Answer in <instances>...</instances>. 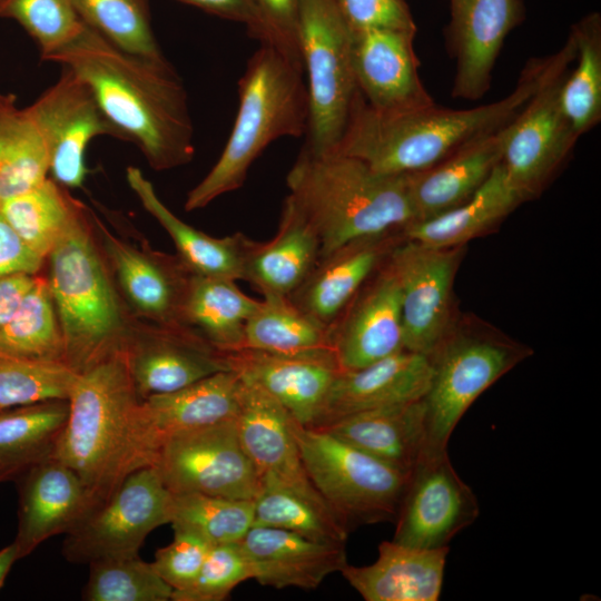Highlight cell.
I'll return each instance as SVG.
<instances>
[{
    "label": "cell",
    "instance_id": "1",
    "mask_svg": "<svg viewBox=\"0 0 601 601\" xmlns=\"http://www.w3.org/2000/svg\"><path fill=\"white\" fill-rule=\"evenodd\" d=\"M46 61L69 68L90 87L109 121L139 147L152 169L168 170L193 160L187 93L165 57L129 52L85 24L76 39Z\"/></svg>",
    "mask_w": 601,
    "mask_h": 601
},
{
    "label": "cell",
    "instance_id": "2",
    "mask_svg": "<svg viewBox=\"0 0 601 601\" xmlns=\"http://www.w3.org/2000/svg\"><path fill=\"white\" fill-rule=\"evenodd\" d=\"M142 401L122 352L78 375L55 457L80 477L93 510L129 474L156 462L161 441Z\"/></svg>",
    "mask_w": 601,
    "mask_h": 601
},
{
    "label": "cell",
    "instance_id": "3",
    "mask_svg": "<svg viewBox=\"0 0 601 601\" xmlns=\"http://www.w3.org/2000/svg\"><path fill=\"white\" fill-rule=\"evenodd\" d=\"M549 58H534L523 68L504 98L469 109L430 106L381 110L357 95L336 151L355 157L385 175L427 169L456 150L506 126L536 90Z\"/></svg>",
    "mask_w": 601,
    "mask_h": 601
},
{
    "label": "cell",
    "instance_id": "4",
    "mask_svg": "<svg viewBox=\"0 0 601 601\" xmlns=\"http://www.w3.org/2000/svg\"><path fill=\"white\" fill-rule=\"evenodd\" d=\"M288 195L315 228L321 256L415 220L407 175H385L336 150L305 147L286 177Z\"/></svg>",
    "mask_w": 601,
    "mask_h": 601
},
{
    "label": "cell",
    "instance_id": "5",
    "mask_svg": "<svg viewBox=\"0 0 601 601\" xmlns=\"http://www.w3.org/2000/svg\"><path fill=\"white\" fill-rule=\"evenodd\" d=\"M302 59L260 43L238 81V109L231 132L215 165L188 193L193 211L239 189L253 162L275 140L306 135L309 101Z\"/></svg>",
    "mask_w": 601,
    "mask_h": 601
},
{
    "label": "cell",
    "instance_id": "6",
    "mask_svg": "<svg viewBox=\"0 0 601 601\" xmlns=\"http://www.w3.org/2000/svg\"><path fill=\"white\" fill-rule=\"evenodd\" d=\"M46 263L66 364L80 374L122 352L136 319L117 289L90 208L82 204Z\"/></svg>",
    "mask_w": 601,
    "mask_h": 601
},
{
    "label": "cell",
    "instance_id": "7",
    "mask_svg": "<svg viewBox=\"0 0 601 601\" xmlns=\"http://www.w3.org/2000/svg\"><path fill=\"white\" fill-rule=\"evenodd\" d=\"M292 431L311 482L349 532L395 521L410 474L326 430L293 418Z\"/></svg>",
    "mask_w": 601,
    "mask_h": 601
},
{
    "label": "cell",
    "instance_id": "8",
    "mask_svg": "<svg viewBox=\"0 0 601 601\" xmlns=\"http://www.w3.org/2000/svg\"><path fill=\"white\" fill-rule=\"evenodd\" d=\"M297 43L309 101L304 147L314 154L334 151L359 93L352 30L336 0H298Z\"/></svg>",
    "mask_w": 601,
    "mask_h": 601
},
{
    "label": "cell",
    "instance_id": "9",
    "mask_svg": "<svg viewBox=\"0 0 601 601\" xmlns=\"http://www.w3.org/2000/svg\"><path fill=\"white\" fill-rule=\"evenodd\" d=\"M575 52L569 31L562 48L549 56L536 90L504 127L500 164L524 201L544 189L580 139L561 104L562 82Z\"/></svg>",
    "mask_w": 601,
    "mask_h": 601
},
{
    "label": "cell",
    "instance_id": "10",
    "mask_svg": "<svg viewBox=\"0 0 601 601\" xmlns=\"http://www.w3.org/2000/svg\"><path fill=\"white\" fill-rule=\"evenodd\" d=\"M173 503L174 493L156 467L139 469L66 534L62 555L77 564L136 555L155 529L170 524Z\"/></svg>",
    "mask_w": 601,
    "mask_h": 601
},
{
    "label": "cell",
    "instance_id": "11",
    "mask_svg": "<svg viewBox=\"0 0 601 601\" xmlns=\"http://www.w3.org/2000/svg\"><path fill=\"white\" fill-rule=\"evenodd\" d=\"M523 356L519 348L494 339L472 336L445 339L431 356L433 374L423 398V454L447 451L450 437L469 407Z\"/></svg>",
    "mask_w": 601,
    "mask_h": 601
},
{
    "label": "cell",
    "instance_id": "12",
    "mask_svg": "<svg viewBox=\"0 0 601 601\" xmlns=\"http://www.w3.org/2000/svg\"><path fill=\"white\" fill-rule=\"evenodd\" d=\"M154 466L174 494L255 500L262 490L235 418L168 435Z\"/></svg>",
    "mask_w": 601,
    "mask_h": 601
},
{
    "label": "cell",
    "instance_id": "13",
    "mask_svg": "<svg viewBox=\"0 0 601 601\" xmlns=\"http://www.w3.org/2000/svg\"><path fill=\"white\" fill-rule=\"evenodd\" d=\"M97 239L117 289L135 319L185 326L184 311L195 273L176 255L112 234L92 211Z\"/></svg>",
    "mask_w": 601,
    "mask_h": 601
},
{
    "label": "cell",
    "instance_id": "14",
    "mask_svg": "<svg viewBox=\"0 0 601 601\" xmlns=\"http://www.w3.org/2000/svg\"><path fill=\"white\" fill-rule=\"evenodd\" d=\"M479 514L477 497L447 451L423 454L410 473L392 540L417 549L446 548Z\"/></svg>",
    "mask_w": 601,
    "mask_h": 601
},
{
    "label": "cell",
    "instance_id": "15",
    "mask_svg": "<svg viewBox=\"0 0 601 601\" xmlns=\"http://www.w3.org/2000/svg\"><path fill=\"white\" fill-rule=\"evenodd\" d=\"M49 152V175L66 188L82 187L86 150L99 136L125 140L101 110L90 87L65 68L59 79L28 107Z\"/></svg>",
    "mask_w": 601,
    "mask_h": 601
},
{
    "label": "cell",
    "instance_id": "16",
    "mask_svg": "<svg viewBox=\"0 0 601 601\" xmlns=\"http://www.w3.org/2000/svg\"><path fill=\"white\" fill-rule=\"evenodd\" d=\"M387 262L400 287L404 347L432 356L447 336L457 249L404 239Z\"/></svg>",
    "mask_w": 601,
    "mask_h": 601
},
{
    "label": "cell",
    "instance_id": "17",
    "mask_svg": "<svg viewBox=\"0 0 601 601\" xmlns=\"http://www.w3.org/2000/svg\"><path fill=\"white\" fill-rule=\"evenodd\" d=\"M139 396L167 394L227 371L224 352L188 326L136 319L122 351Z\"/></svg>",
    "mask_w": 601,
    "mask_h": 601
},
{
    "label": "cell",
    "instance_id": "18",
    "mask_svg": "<svg viewBox=\"0 0 601 601\" xmlns=\"http://www.w3.org/2000/svg\"><path fill=\"white\" fill-rule=\"evenodd\" d=\"M446 49L455 61L452 97L479 100L490 90L509 33L525 17L522 0H449Z\"/></svg>",
    "mask_w": 601,
    "mask_h": 601
},
{
    "label": "cell",
    "instance_id": "19",
    "mask_svg": "<svg viewBox=\"0 0 601 601\" xmlns=\"http://www.w3.org/2000/svg\"><path fill=\"white\" fill-rule=\"evenodd\" d=\"M328 329L341 372L365 367L405 349L400 287L387 259Z\"/></svg>",
    "mask_w": 601,
    "mask_h": 601
},
{
    "label": "cell",
    "instance_id": "20",
    "mask_svg": "<svg viewBox=\"0 0 601 601\" xmlns=\"http://www.w3.org/2000/svg\"><path fill=\"white\" fill-rule=\"evenodd\" d=\"M415 35L400 30L352 31L355 81L371 107L397 110L434 104L420 77Z\"/></svg>",
    "mask_w": 601,
    "mask_h": 601
},
{
    "label": "cell",
    "instance_id": "21",
    "mask_svg": "<svg viewBox=\"0 0 601 601\" xmlns=\"http://www.w3.org/2000/svg\"><path fill=\"white\" fill-rule=\"evenodd\" d=\"M16 482L19 509L13 541L20 559L31 554L46 540L67 534L93 511L80 477L56 457L32 466Z\"/></svg>",
    "mask_w": 601,
    "mask_h": 601
},
{
    "label": "cell",
    "instance_id": "22",
    "mask_svg": "<svg viewBox=\"0 0 601 601\" xmlns=\"http://www.w3.org/2000/svg\"><path fill=\"white\" fill-rule=\"evenodd\" d=\"M239 380L235 422L262 486L317 491L303 465L290 414L260 387Z\"/></svg>",
    "mask_w": 601,
    "mask_h": 601
},
{
    "label": "cell",
    "instance_id": "23",
    "mask_svg": "<svg viewBox=\"0 0 601 601\" xmlns=\"http://www.w3.org/2000/svg\"><path fill=\"white\" fill-rule=\"evenodd\" d=\"M432 374L431 356L408 349L358 370L339 372L311 427L322 428L352 414L423 400Z\"/></svg>",
    "mask_w": 601,
    "mask_h": 601
},
{
    "label": "cell",
    "instance_id": "24",
    "mask_svg": "<svg viewBox=\"0 0 601 601\" xmlns=\"http://www.w3.org/2000/svg\"><path fill=\"white\" fill-rule=\"evenodd\" d=\"M397 231L361 238L319 256L305 280L288 298L304 313L329 327L397 244Z\"/></svg>",
    "mask_w": 601,
    "mask_h": 601
},
{
    "label": "cell",
    "instance_id": "25",
    "mask_svg": "<svg viewBox=\"0 0 601 601\" xmlns=\"http://www.w3.org/2000/svg\"><path fill=\"white\" fill-rule=\"evenodd\" d=\"M239 545L250 565L252 580L275 589H316L347 564L345 545L277 528L253 525Z\"/></svg>",
    "mask_w": 601,
    "mask_h": 601
},
{
    "label": "cell",
    "instance_id": "26",
    "mask_svg": "<svg viewBox=\"0 0 601 601\" xmlns=\"http://www.w3.org/2000/svg\"><path fill=\"white\" fill-rule=\"evenodd\" d=\"M228 368L275 398L300 425L313 426L341 372L329 363L248 347L224 352Z\"/></svg>",
    "mask_w": 601,
    "mask_h": 601
},
{
    "label": "cell",
    "instance_id": "27",
    "mask_svg": "<svg viewBox=\"0 0 601 601\" xmlns=\"http://www.w3.org/2000/svg\"><path fill=\"white\" fill-rule=\"evenodd\" d=\"M447 553L449 546L417 549L383 541L372 564L347 563L341 573L366 601H437Z\"/></svg>",
    "mask_w": 601,
    "mask_h": 601
},
{
    "label": "cell",
    "instance_id": "28",
    "mask_svg": "<svg viewBox=\"0 0 601 601\" xmlns=\"http://www.w3.org/2000/svg\"><path fill=\"white\" fill-rule=\"evenodd\" d=\"M504 127L470 141L427 169L407 175L415 220L444 213L476 193L501 161Z\"/></svg>",
    "mask_w": 601,
    "mask_h": 601
},
{
    "label": "cell",
    "instance_id": "29",
    "mask_svg": "<svg viewBox=\"0 0 601 601\" xmlns=\"http://www.w3.org/2000/svg\"><path fill=\"white\" fill-rule=\"evenodd\" d=\"M129 187L142 207L167 231L177 255L189 269L203 276L244 280L247 257L255 244L242 233L213 237L186 224L158 197L151 181L134 166L126 170Z\"/></svg>",
    "mask_w": 601,
    "mask_h": 601
},
{
    "label": "cell",
    "instance_id": "30",
    "mask_svg": "<svg viewBox=\"0 0 601 601\" xmlns=\"http://www.w3.org/2000/svg\"><path fill=\"white\" fill-rule=\"evenodd\" d=\"M319 256L321 240L315 228L286 196L277 233L268 242H255L244 280L262 295L288 296L305 280Z\"/></svg>",
    "mask_w": 601,
    "mask_h": 601
},
{
    "label": "cell",
    "instance_id": "31",
    "mask_svg": "<svg viewBox=\"0 0 601 601\" xmlns=\"http://www.w3.org/2000/svg\"><path fill=\"white\" fill-rule=\"evenodd\" d=\"M410 474L425 449L423 400L348 415L322 427Z\"/></svg>",
    "mask_w": 601,
    "mask_h": 601
},
{
    "label": "cell",
    "instance_id": "32",
    "mask_svg": "<svg viewBox=\"0 0 601 601\" xmlns=\"http://www.w3.org/2000/svg\"><path fill=\"white\" fill-rule=\"evenodd\" d=\"M523 201L499 164L471 198L444 213L407 224L400 235L428 247L456 248L492 228Z\"/></svg>",
    "mask_w": 601,
    "mask_h": 601
},
{
    "label": "cell",
    "instance_id": "33",
    "mask_svg": "<svg viewBox=\"0 0 601 601\" xmlns=\"http://www.w3.org/2000/svg\"><path fill=\"white\" fill-rule=\"evenodd\" d=\"M239 376L221 371L178 391L142 401L147 421L162 442L170 434L235 418Z\"/></svg>",
    "mask_w": 601,
    "mask_h": 601
},
{
    "label": "cell",
    "instance_id": "34",
    "mask_svg": "<svg viewBox=\"0 0 601 601\" xmlns=\"http://www.w3.org/2000/svg\"><path fill=\"white\" fill-rule=\"evenodd\" d=\"M68 413V400L0 410V482H16L32 466L55 457Z\"/></svg>",
    "mask_w": 601,
    "mask_h": 601
},
{
    "label": "cell",
    "instance_id": "35",
    "mask_svg": "<svg viewBox=\"0 0 601 601\" xmlns=\"http://www.w3.org/2000/svg\"><path fill=\"white\" fill-rule=\"evenodd\" d=\"M244 347L337 366L329 329L299 309L288 296L263 295L246 325Z\"/></svg>",
    "mask_w": 601,
    "mask_h": 601
},
{
    "label": "cell",
    "instance_id": "36",
    "mask_svg": "<svg viewBox=\"0 0 601 601\" xmlns=\"http://www.w3.org/2000/svg\"><path fill=\"white\" fill-rule=\"evenodd\" d=\"M236 280L194 274L184 324L221 352L244 347L246 325L259 305Z\"/></svg>",
    "mask_w": 601,
    "mask_h": 601
},
{
    "label": "cell",
    "instance_id": "37",
    "mask_svg": "<svg viewBox=\"0 0 601 601\" xmlns=\"http://www.w3.org/2000/svg\"><path fill=\"white\" fill-rule=\"evenodd\" d=\"M49 176V152L28 107L0 92V201L21 194Z\"/></svg>",
    "mask_w": 601,
    "mask_h": 601
},
{
    "label": "cell",
    "instance_id": "38",
    "mask_svg": "<svg viewBox=\"0 0 601 601\" xmlns=\"http://www.w3.org/2000/svg\"><path fill=\"white\" fill-rule=\"evenodd\" d=\"M81 206L66 187L48 176L0 201V213L29 249L46 260Z\"/></svg>",
    "mask_w": 601,
    "mask_h": 601
},
{
    "label": "cell",
    "instance_id": "39",
    "mask_svg": "<svg viewBox=\"0 0 601 601\" xmlns=\"http://www.w3.org/2000/svg\"><path fill=\"white\" fill-rule=\"evenodd\" d=\"M0 354L66 364L62 332L46 275H37L14 314L0 328Z\"/></svg>",
    "mask_w": 601,
    "mask_h": 601
},
{
    "label": "cell",
    "instance_id": "40",
    "mask_svg": "<svg viewBox=\"0 0 601 601\" xmlns=\"http://www.w3.org/2000/svg\"><path fill=\"white\" fill-rule=\"evenodd\" d=\"M254 525L286 530L307 539L345 545L349 530L317 491L264 485L254 500Z\"/></svg>",
    "mask_w": 601,
    "mask_h": 601
},
{
    "label": "cell",
    "instance_id": "41",
    "mask_svg": "<svg viewBox=\"0 0 601 601\" xmlns=\"http://www.w3.org/2000/svg\"><path fill=\"white\" fill-rule=\"evenodd\" d=\"M577 65L561 87V104L574 131L581 137L601 121V14L590 12L571 26Z\"/></svg>",
    "mask_w": 601,
    "mask_h": 601
},
{
    "label": "cell",
    "instance_id": "42",
    "mask_svg": "<svg viewBox=\"0 0 601 601\" xmlns=\"http://www.w3.org/2000/svg\"><path fill=\"white\" fill-rule=\"evenodd\" d=\"M254 521V500L174 494L173 530L196 534L210 545L239 543Z\"/></svg>",
    "mask_w": 601,
    "mask_h": 601
},
{
    "label": "cell",
    "instance_id": "43",
    "mask_svg": "<svg viewBox=\"0 0 601 601\" xmlns=\"http://www.w3.org/2000/svg\"><path fill=\"white\" fill-rule=\"evenodd\" d=\"M85 24L116 46L164 58L151 28L149 0H71Z\"/></svg>",
    "mask_w": 601,
    "mask_h": 601
},
{
    "label": "cell",
    "instance_id": "44",
    "mask_svg": "<svg viewBox=\"0 0 601 601\" xmlns=\"http://www.w3.org/2000/svg\"><path fill=\"white\" fill-rule=\"evenodd\" d=\"M86 601H169L174 589L139 554L89 563Z\"/></svg>",
    "mask_w": 601,
    "mask_h": 601
},
{
    "label": "cell",
    "instance_id": "45",
    "mask_svg": "<svg viewBox=\"0 0 601 601\" xmlns=\"http://www.w3.org/2000/svg\"><path fill=\"white\" fill-rule=\"evenodd\" d=\"M78 375L65 363L0 354V408L68 400Z\"/></svg>",
    "mask_w": 601,
    "mask_h": 601
},
{
    "label": "cell",
    "instance_id": "46",
    "mask_svg": "<svg viewBox=\"0 0 601 601\" xmlns=\"http://www.w3.org/2000/svg\"><path fill=\"white\" fill-rule=\"evenodd\" d=\"M0 17L13 19L28 32L42 60L69 45L85 27L71 0H0Z\"/></svg>",
    "mask_w": 601,
    "mask_h": 601
},
{
    "label": "cell",
    "instance_id": "47",
    "mask_svg": "<svg viewBox=\"0 0 601 601\" xmlns=\"http://www.w3.org/2000/svg\"><path fill=\"white\" fill-rule=\"evenodd\" d=\"M253 578L239 543L211 545L195 581L173 593V601H223Z\"/></svg>",
    "mask_w": 601,
    "mask_h": 601
},
{
    "label": "cell",
    "instance_id": "48",
    "mask_svg": "<svg viewBox=\"0 0 601 601\" xmlns=\"http://www.w3.org/2000/svg\"><path fill=\"white\" fill-rule=\"evenodd\" d=\"M210 546L196 534L174 530L173 541L155 552L151 564L174 592L181 591L197 578Z\"/></svg>",
    "mask_w": 601,
    "mask_h": 601
},
{
    "label": "cell",
    "instance_id": "49",
    "mask_svg": "<svg viewBox=\"0 0 601 601\" xmlns=\"http://www.w3.org/2000/svg\"><path fill=\"white\" fill-rule=\"evenodd\" d=\"M353 32L366 30L417 31L405 0H336Z\"/></svg>",
    "mask_w": 601,
    "mask_h": 601
},
{
    "label": "cell",
    "instance_id": "50",
    "mask_svg": "<svg viewBox=\"0 0 601 601\" xmlns=\"http://www.w3.org/2000/svg\"><path fill=\"white\" fill-rule=\"evenodd\" d=\"M254 1L267 28L270 42L300 58L297 43L298 0Z\"/></svg>",
    "mask_w": 601,
    "mask_h": 601
},
{
    "label": "cell",
    "instance_id": "51",
    "mask_svg": "<svg viewBox=\"0 0 601 601\" xmlns=\"http://www.w3.org/2000/svg\"><path fill=\"white\" fill-rule=\"evenodd\" d=\"M210 14L242 23L259 43H272L254 0H178Z\"/></svg>",
    "mask_w": 601,
    "mask_h": 601
},
{
    "label": "cell",
    "instance_id": "52",
    "mask_svg": "<svg viewBox=\"0 0 601 601\" xmlns=\"http://www.w3.org/2000/svg\"><path fill=\"white\" fill-rule=\"evenodd\" d=\"M46 260L21 240L0 213V278L26 273L37 275Z\"/></svg>",
    "mask_w": 601,
    "mask_h": 601
},
{
    "label": "cell",
    "instance_id": "53",
    "mask_svg": "<svg viewBox=\"0 0 601 601\" xmlns=\"http://www.w3.org/2000/svg\"><path fill=\"white\" fill-rule=\"evenodd\" d=\"M37 275L18 273L0 278V328L14 314Z\"/></svg>",
    "mask_w": 601,
    "mask_h": 601
},
{
    "label": "cell",
    "instance_id": "54",
    "mask_svg": "<svg viewBox=\"0 0 601 601\" xmlns=\"http://www.w3.org/2000/svg\"><path fill=\"white\" fill-rule=\"evenodd\" d=\"M19 559V551L14 541L0 550V590L12 565Z\"/></svg>",
    "mask_w": 601,
    "mask_h": 601
},
{
    "label": "cell",
    "instance_id": "55",
    "mask_svg": "<svg viewBox=\"0 0 601 601\" xmlns=\"http://www.w3.org/2000/svg\"><path fill=\"white\" fill-rule=\"evenodd\" d=\"M1 410V408H0Z\"/></svg>",
    "mask_w": 601,
    "mask_h": 601
}]
</instances>
